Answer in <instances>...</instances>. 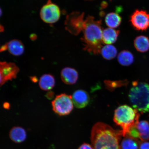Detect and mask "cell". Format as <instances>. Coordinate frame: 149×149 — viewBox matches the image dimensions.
Listing matches in <instances>:
<instances>
[{"label":"cell","instance_id":"obj_18","mask_svg":"<svg viewBox=\"0 0 149 149\" xmlns=\"http://www.w3.org/2000/svg\"><path fill=\"white\" fill-rule=\"evenodd\" d=\"M106 24L109 28H116L118 27L122 22V18L116 13L112 12L107 15L105 18Z\"/></svg>","mask_w":149,"mask_h":149},{"label":"cell","instance_id":"obj_12","mask_svg":"<svg viewBox=\"0 0 149 149\" xmlns=\"http://www.w3.org/2000/svg\"><path fill=\"white\" fill-rule=\"evenodd\" d=\"M61 79L65 84L73 85L75 84L79 78V74L74 69L66 67L61 70Z\"/></svg>","mask_w":149,"mask_h":149},{"label":"cell","instance_id":"obj_15","mask_svg":"<svg viewBox=\"0 0 149 149\" xmlns=\"http://www.w3.org/2000/svg\"><path fill=\"white\" fill-rule=\"evenodd\" d=\"M9 137L15 143L23 142L26 138V134L23 128L20 127H14L9 132Z\"/></svg>","mask_w":149,"mask_h":149},{"label":"cell","instance_id":"obj_3","mask_svg":"<svg viewBox=\"0 0 149 149\" xmlns=\"http://www.w3.org/2000/svg\"><path fill=\"white\" fill-rule=\"evenodd\" d=\"M139 111L127 105L120 106L115 110L113 121L122 128L123 136L128 134L131 128L139 122Z\"/></svg>","mask_w":149,"mask_h":149},{"label":"cell","instance_id":"obj_10","mask_svg":"<svg viewBox=\"0 0 149 149\" xmlns=\"http://www.w3.org/2000/svg\"><path fill=\"white\" fill-rule=\"evenodd\" d=\"M72 97L74 105L78 109H82L86 107L90 101L88 93L81 89L75 91Z\"/></svg>","mask_w":149,"mask_h":149},{"label":"cell","instance_id":"obj_23","mask_svg":"<svg viewBox=\"0 0 149 149\" xmlns=\"http://www.w3.org/2000/svg\"><path fill=\"white\" fill-rule=\"evenodd\" d=\"M78 149H94L92 146L87 143H84Z\"/></svg>","mask_w":149,"mask_h":149},{"label":"cell","instance_id":"obj_7","mask_svg":"<svg viewBox=\"0 0 149 149\" xmlns=\"http://www.w3.org/2000/svg\"><path fill=\"white\" fill-rule=\"evenodd\" d=\"M19 69L13 63H7L6 61L0 63V75L1 86L9 81L15 79L19 72Z\"/></svg>","mask_w":149,"mask_h":149},{"label":"cell","instance_id":"obj_14","mask_svg":"<svg viewBox=\"0 0 149 149\" xmlns=\"http://www.w3.org/2000/svg\"><path fill=\"white\" fill-rule=\"evenodd\" d=\"M55 80L53 75L50 74H45L40 77L39 85L40 88L45 91L51 90L55 86Z\"/></svg>","mask_w":149,"mask_h":149},{"label":"cell","instance_id":"obj_21","mask_svg":"<svg viewBox=\"0 0 149 149\" xmlns=\"http://www.w3.org/2000/svg\"><path fill=\"white\" fill-rule=\"evenodd\" d=\"M121 142V149H138L139 141L129 136L124 137Z\"/></svg>","mask_w":149,"mask_h":149},{"label":"cell","instance_id":"obj_1","mask_svg":"<svg viewBox=\"0 0 149 149\" xmlns=\"http://www.w3.org/2000/svg\"><path fill=\"white\" fill-rule=\"evenodd\" d=\"M122 130H115L102 122L95 124L91 130V141L94 149H121Z\"/></svg>","mask_w":149,"mask_h":149},{"label":"cell","instance_id":"obj_4","mask_svg":"<svg viewBox=\"0 0 149 149\" xmlns=\"http://www.w3.org/2000/svg\"><path fill=\"white\" fill-rule=\"evenodd\" d=\"M129 100L134 109L141 113L149 112V84L135 81L132 84Z\"/></svg>","mask_w":149,"mask_h":149},{"label":"cell","instance_id":"obj_22","mask_svg":"<svg viewBox=\"0 0 149 149\" xmlns=\"http://www.w3.org/2000/svg\"><path fill=\"white\" fill-rule=\"evenodd\" d=\"M139 149H149V142L143 141L141 143L139 147Z\"/></svg>","mask_w":149,"mask_h":149},{"label":"cell","instance_id":"obj_13","mask_svg":"<svg viewBox=\"0 0 149 149\" xmlns=\"http://www.w3.org/2000/svg\"><path fill=\"white\" fill-rule=\"evenodd\" d=\"M120 33V31L118 30H115L111 28L104 30L102 33L103 44L110 45L116 42Z\"/></svg>","mask_w":149,"mask_h":149},{"label":"cell","instance_id":"obj_2","mask_svg":"<svg viewBox=\"0 0 149 149\" xmlns=\"http://www.w3.org/2000/svg\"><path fill=\"white\" fill-rule=\"evenodd\" d=\"M101 20H96L94 17L88 16L85 20L82 30L84 49L92 54L100 53L103 44Z\"/></svg>","mask_w":149,"mask_h":149},{"label":"cell","instance_id":"obj_6","mask_svg":"<svg viewBox=\"0 0 149 149\" xmlns=\"http://www.w3.org/2000/svg\"><path fill=\"white\" fill-rule=\"evenodd\" d=\"M60 8L57 5L52 3L51 0H48L40 9V16L45 23L54 24L57 22L60 18Z\"/></svg>","mask_w":149,"mask_h":149},{"label":"cell","instance_id":"obj_8","mask_svg":"<svg viewBox=\"0 0 149 149\" xmlns=\"http://www.w3.org/2000/svg\"><path fill=\"white\" fill-rule=\"evenodd\" d=\"M133 26L138 31H146L149 27V14L146 11L136 10L130 17Z\"/></svg>","mask_w":149,"mask_h":149},{"label":"cell","instance_id":"obj_25","mask_svg":"<svg viewBox=\"0 0 149 149\" xmlns=\"http://www.w3.org/2000/svg\"><path fill=\"white\" fill-rule=\"evenodd\" d=\"M9 104L8 103H7V102H5L3 104V107H4V108L6 109H8V108H9Z\"/></svg>","mask_w":149,"mask_h":149},{"label":"cell","instance_id":"obj_24","mask_svg":"<svg viewBox=\"0 0 149 149\" xmlns=\"http://www.w3.org/2000/svg\"><path fill=\"white\" fill-rule=\"evenodd\" d=\"M54 96V93L53 92H48L47 94V97L49 99H51Z\"/></svg>","mask_w":149,"mask_h":149},{"label":"cell","instance_id":"obj_9","mask_svg":"<svg viewBox=\"0 0 149 149\" xmlns=\"http://www.w3.org/2000/svg\"><path fill=\"white\" fill-rule=\"evenodd\" d=\"M84 13L75 12L69 16L67 21L68 29L71 33L77 35L82 31L85 20Z\"/></svg>","mask_w":149,"mask_h":149},{"label":"cell","instance_id":"obj_11","mask_svg":"<svg viewBox=\"0 0 149 149\" xmlns=\"http://www.w3.org/2000/svg\"><path fill=\"white\" fill-rule=\"evenodd\" d=\"M8 50L9 53L15 56L22 55L24 51V45L20 41L13 40L3 45L1 47V51Z\"/></svg>","mask_w":149,"mask_h":149},{"label":"cell","instance_id":"obj_5","mask_svg":"<svg viewBox=\"0 0 149 149\" xmlns=\"http://www.w3.org/2000/svg\"><path fill=\"white\" fill-rule=\"evenodd\" d=\"M52 104L53 111L60 116L69 114L74 107L72 96L65 94L56 96Z\"/></svg>","mask_w":149,"mask_h":149},{"label":"cell","instance_id":"obj_20","mask_svg":"<svg viewBox=\"0 0 149 149\" xmlns=\"http://www.w3.org/2000/svg\"><path fill=\"white\" fill-rule=\"evenodd\" d=\"M100 53L104 59L110 60L116 57L117 51L114 46L111 45H107L102 47Z\"/></svg>","mask_w":149,"mask_h":149},{"label":"cell","instance_id":"obj_19","mask_svg":"<svg viewBox=\"0 0 149 149\" xmlns=\"http://www.w3.org/2000/svg\"><path fill=\"white\" fill-rule=\"evenodd\" d=\"M117 59L120 64L125 66H130L133 64L134 61L133 54L127 50L121 52L118 55Z\"/></svg>","mask_w":149,"mask_h":149},{"label":"cell","instance_id":"obj_16","mask_svg":"<svg viewBox=\"0 0 149 149\" xmlns=\"http://www.w3.org/2000/svg\"><path fill=\"white\" fill-rule=\"evenodd\" d=\"M139 136L140 141H145L149 140V123L146 120L140 121L136 125Z\"/></svg>","mask_w":149,"mask_h":149},{"label":"cell","instance_id":"obj_17","mask_svg":"<svg viewBox=\"0 0 149 149\" xmlns=\"http://www.w3.org/2000/svg\"><path fill=\"white\" fill-rule=\"evenodd\" d=\"M134 45L137 51L141 53L148 51L149 49V40L146 36H140L136 38Z\"/></svg>","mask_w":149,"mask_h":149}]
</instances>
